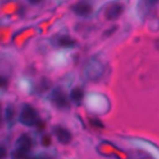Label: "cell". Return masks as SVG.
Wrapping results in <instances>:
<instances>
[{"label":"cell","mask_w":159,"mask_h":159,"mask_svg":"<svg viewBox=\"0 0 159 159\" xmlns=\"http://www.w3.org/2000/svg\"><path fill=\"white\" fill-rule=\"evenodd\" d=\"M9 85V80L7 77L0 75V89H6Z\"/></svg>","instance_id":"cell-12"},{"label":"cell","mask_w":159,"mask_h":159,"mask_svg":"<svg viewBox=\"0 0 159 159\" xmlns=\"http://www.w3.org/2000/svg\"><path fill=\"white\" fill-rule=\"evenodd\" d=\"M7 156V148L0 143V159H5Z\"/></svg>","instance_id":"cell-14"},{"label":"cell","mask_w":159,"mask_h":159,"mask_svg":"<svg viewBox=\"0 0 159 159\" xmlns=\"http://www.w3.org/2000/svg\"><path fill=\"white\" fill-rule=\"evenodd\" d=\"M50 86H51V82L49 81L48 79L42 78L39 81V83L38 84L37 90L39 93H44V92H46L50 88Z\"/></svg>","instance_id":"cell-11"},{"label":"cell","mask_w":159,"mask_h":159,"mask_svg":"<svg viewBox=\"0 0 159 159\" xmlns=\"http://www.w3.org/2000/svg\"><path fill=\"white\" fill-rule=\"evenodd\" d=\"M29 153L30 152H26L15 147V149L11 153V159H27L29 157Z\"/></svg>","instance_id":"cell-9"},{"label":"cell","mask_w":159,"mask_h":159,"mask_svg":"<svg viewBox=\"0 0 159 159\" xmlns=\"http://www.w3.org/2000/svg\"><path fill=\"white\" fill-rule=\"evenodd\" d=\"M159 0H144V4H146L147 6H154Z\"/></svg>","instance_id":"cell-15"},{"label":"cell","mask_w":159,"mask_h":159,"mask_svg":"<svg viewBox=\"0 0 159 159\" xmlns=\"http://www.w3.org/2000/svg\"><path fill=\"white\" fill-rule=\"evenodd\" d=\"M70 98L72 101L79 104L84 98V91L80 87H76L72 89V91L70 92Z\"/></svg>","instance_id":"cell-8"},{"label":"cell","mask_w":159,"mask_h":159,"mask_svg":"<svg viewBox=\"0 0 159 159\" xmlns=\"http://www.w3.org/2000/svg\"><path fill=\"white\" fill-rule=\"evenodd\" d=\"M27 1L30 3V4H32V5H37V4H39V3H40L42 0H27Z\"/></svg>","instance_id":"cell-16"},{"label":"cell","mask_w":159,"mask_h":159,"mask_svg":"<svg viewBox=\"0 0 159 159\" xmlns=\"http://www.w3.org/2000/svg\"><path fill=\"white\" fill-rule=\"evenodd\" d=\"M27 159H40L39 156H29Z\"/></svg>","instance_id":"cell-17"},{"label":"cell","mask_w":159,"mask_h":159,"mask_svg":"<svg viewBox=\"0 0 159 159\" xmlns=\"http://www.w3.org/2000/svg\"><path fill=\"white\" fill-rule=\"evenodd\" d=\"M72 11L80 17H89L93 12V6L90 2L83 0L73 5Z\"/></svg>","instance_id":"cell-3"},{"label":"cell","mask_w":159,"mask_h":159,"mask_svg":"<svg viewBox=\"0 0 159 159\" xmlns=\"http://www.w3.org/2000/svg\"><path fill=\"white\" fill-rule=\"evenodd\" d=\"M56 44L63 48H72L76 45V40L69 36H61L57 39Z\"/></svg>","instance_id":"cell-7"},{"label":"cell","mask_w":159,"mask_h":159,"mask_svg":"<svg viewBox=\"0 0 159 159\" xmlns=\"http://www.w3.org/2000/svg\"><path fill=\"white\" fill-rule=\"evenodd\" d=\"M52 140H51V137L49 135H44L41 139V144L43 146H49L51 144Z\"/></svg>","instance_id":"cell-13"},{"label":"cell","mask_w":159,"mask_h":159,"mask_svg":"<svg viewBox=\"0 0 159 159\" xmlns=\"http://www.w3.org/2000/svg\"><path fill=\"white\" fill-rule=\"evenodd\" d=\"M52 132L60 143L65 144V145L70 143V141L72 139V136H71V133L66 128L60 126V125H55L52 128Z\"/></svg>","instance_id":"cell-5"},{"label":"cell","mask_w":159,"mask_h":159,"mask_svg":"<svg viewBox=\"0 0 159 159\" xmlns=\"http://www.w3.org/2000/svg\"><path fill=\"white\" fill-rule=\"evenodd\" d=\"M125 7L121 3H112L105 11V18L108 21H115L123 15Z\"/></svg>","instance_id":"cell-4"},{"label":"cell","mask_w":159,"mask_h":159,"mask_svg":"<svg viewBox=\"0 0 159 159\" xmlns=\"http://www.w3.org/2000/svg\"><path fill=\"white\" fill-rule=\"evenodd\" d=\"M19 122L25 126H39L41 123L38 111L30 104H24L22 106Z\"/></svg>","instance_id":"cell-1"},{"label":"cell","mask_w":159,"mask_h":159,"mask_svg":"<svg viewBox=\"0 0 159 159\" xmlns=\"http://www.w3.org/2000/svg\"><path fill=\"white\" fill-rule=\"evenodd\" d=\"M14 117H15V111L12 105H9L7 106L6 110H5V120L7 122V124L9 125H12L14 122Z\"/></svg>","instance_id":"cell-10"},{"label":"cell","mask_w":159,"mask_h":159,"mask_svg":"<svg viewBox=\"0 0 159 159\" xmlns=\"http://www.w3.org/2000/svg\"><path fill=\"white\" fill-rule=\"evenodd\" d=\"M33 146L32 139L28 134H22L16 141V148H19L21 150L30 152Z\"/></svg>","instance_id":"cell-6"},{"label":"cell","mask_w":159,"mask_h":159,"mask_svg":"<svg viewBox=\"0 0 159 159\" xmlns=\"http://www.w3.org/2000/svg\"><path fill=\"white\" fill-rule=\"evenodd\" d=\"M50 99H51L52 103L53 104V106L59 110H67L69 108L68 98H67L66 95L65 94V92L59 87L54 88L52 91Z\"/></svg>","instance_id":"cell-2"}]
</instances>
